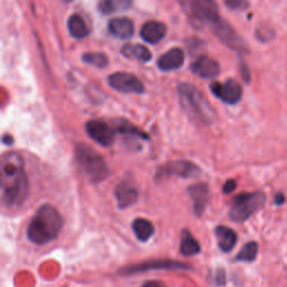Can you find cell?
Listing matches in <instances>:
<instances>
[{
	"label": "cell",
	"instance_id": "obj_1",
	"mask_svg": "<svg viewBox=\"0 0 287 287\" xmlns=\"http://www.w3.org/2000/svg\"><path fill=\"white\" fill-rule=\"evenodd\" d=\"M29 192L25 161L19 153L7 152L2 157V199L8 209L19 208Z\"/></svg>",
	"mask_w": 287,
	"mask_h": 287
},
{
	"label": "cell",
	"instance_id": "obj_2",
	"mask_svg": "<svg viewBox=\"0 0 287 287\" xmlns=\"http://www.w3.org/2000/svg\"><path fill=\"white\" fill-rule=\"evenodd\" d=\"M63 228V218L55 208L51 204H44L36 211L27 227L28 240L44 246L55 240Z\"/></svg>",
	"mask_w": 287,
	"mask_h": 287
},
{
	"label": "cell",
	"instance_id": "obj_3",
	"mask_svg": "<svg viewBox=\"0 0 287 287\" xmlns=\"http://www.w3.org/2000/svg\"><path fill=\"white\" fill-rule=\"evenodd\" d=\"M177 93L182 109L197 125L210 126L217 119V112L199 89L190 83H181Z\"/></svg>",
	"mask_w": 287,
	"mask_h": 287
},
{
	"label": "cell",
	"instance_id": "obj_4",
	"mask_svg": "<svg viewBox=\"0 0 287 287\" xmlns=\"http://www.w3.org/2000/svg\"><path fill=\"white\" fill-rule=\"evenodd\" d=\"M74 155L81 172L90 182L100 183L109 176V167L105 158L87 144H76Z\"/></svg>",
	"mask_w": 287,
	"mask_h": 287
},
{
	"label": "cell",
	"instance_id": "obj_5",
	"mask_svg": "<svg viewBox=\"0 0 287 287\" xmlns=\"http://www.w3.org/2000/svg\"><path fill=\"white\" fill-rule=\"evenodd\" d=\"M190 23L195 28L209 27L210 31L222 18L219 15L215 0H177Z\"/></svg>",
	"mask_w": 287,
	"mask_h": 287
},
{
	"label": "cell",
	"instance_id": "obj_6",
	"mask_svg": "<svg viewBox=\"0 0 287 287\" xmlns=\"http://www.w3.org/2000/svg\"><path fill=\"white\" fill-rule=\"evenodd\" d=\"M266 195L261 191L251 193H240L233 197L229 218L235 222H244L251 215L265 206Z\"/></svg>",
	"mask_w": 287,
	"mask_h": 287
},
{
	"label": "cell",
	"instance_id": "obj_7",
	"mask_svg": "<svg viewBox=\"0 0 287 287\" xmlns=\"http://www.w3.org/2000/svg\"><path fill=\"white\" fill-rule=\"evenodd\" d=\"M190 268L189 264L174 259H148L138 264L125 266L119 269L118 274L121 276H128V275H137L149 271H178V269L188 271Z\"/></svg>",
	"mask_w": 287,
	"mask_h": 287
},
{
	"label": "cell",
	"instance_id": "obj_8",
	"mask_svg": "<svg viewBox=\"0 0 287 287\" xmlns=\"http://www.w3.org/2000/svg\"><path fill=\"white\" fill-rule=\"evenodd\" d=\"M200 173V167L192 163V161L176 159L171 160L169 163L159 166L156 173H155V178H156V181L171 176H176L181 178H194L199 176Z\"/></svg>",
	"mask_w": 287,
	"mask_h": 287
},
{
	"label": "cell",
	"instance_id": "obj_9",
	"mask_svg": "<svg viewBox=\"0 0 287 287\" xmlns=\"http://www.w3.org/2000/svg\"><path fill=\"white\" fill-rule=\"evenodd\" d=\"M211 32L232 51H236L238 53L248 52V47L243 39L232 28L230 24L227 23L225 20L221 19L218 24H215L214 27L211 29Z\"/></svg>",
	"mask_w": 287,
	"mask_h": 287
},
{
	"label": "cell",
	"instance_id": "obj_10",
	"mask_svg": "<svg viewBox=\"0 0 287 287\" xmlns=\"http://www.w3.org/2000/svg\"><path fill=\"white\" fill-rule=\"evenodd\" d=\"M108 85L121 93L140 94L145 91L144 85L138 77L126 72H116L108 76Z\"/></svg>",
	"mask_w": 287,
	"mask_h": 287
},
{
	"label": "cell",
	"instance_id": "obj_11",
	"mask_svg": "<svg viewBox=\"0 0 287 287\" xmlns=\"http://www.w3.org/2000/svg\"><path fill=\"white\" fill-rule=\"evenodd\" d=\"M88 136L100 146L110 147L115 142L116 129L102 120H90L86 125Z\"/></svg>",
	"mask_w": 287,
	"mask_h": 287
},
{
	"label": "cell",
	"instance_id": "obj_12",
	"mask_svg": "<svg viewBox=\"0 0 287 287\" xmlns=\"http://www.w3.org/2000/svg\"><path fill=\"white\" fill-rule=\"evenodd\" d=\"M210 90L215 97L227 105H236L242 97V88L240 83L233 79H228L222 83L212 82Z\"/></svg>",
	"mask_w": 287,
	"mask_h": 287
},
{
	"label": "cell",
	"instance_id": "obj_13",
	"mask_svg": "<svg viewBox=\"0 0 287 287\" xmlns=\"http://www.w3.org/2000/svg\"><path fill=\"white\" fill-rule=\"evenodd\" d=\"M115 197L119 209H127L138 200V191L128 178H124L115 189Z\"/></svg>",
	"mask_w": 287,
	"mask_h": 287
},
{
	"label": "cell",
	"instance_id": "obj_14",
	"mask_svg": "<svg viewBox=\"0 0 287 287\" xmlns=\"http://www.w3.org/2000/svg\"><path fill=\"white\" fill-rule=\"evenodd\" d=\"M188 192L193 202V210L196 217H201L204 213L210 200V190L207 183H199L191 185L188 189Z\"/></svg>",
	"mask_w": 287,
	"mask_h": 287
},
{
	"label": "cell",
	"instance_id": "obj_15",
	"mask_svg": "<svg viewBox=\"0 0 287 287\" xmlns=\"http://www.w3.org/2000/svg\"><path fill=\"white\" fill-rule=\"evenodd\" d=\"M191 70L195 75H199L203 79H214L220 74L219 63L207 55L197 57L191 65Z\"/></svg>",
	"mask_w": 287,
	"mask_h": 287
},
{
	"label": "cell",
	"instance_id": "obj_16",
	"mask_svg": "<svg viewBox=\"0 0 287 287\" xmlns=\"http://www.w3.org/2000/svg\"><path fill=\"white\" fill-rule=\"evenodd\" d=\"M166 33L167 27L165 24L156 20L146 22L140 29L141 38L149 44L159 43V42L165 37Z\"/></svg>",
	"mask_w": 287,
	"mask_h": 287
},
{
	"label": "cell",
	"instance_id": "obj_17",
	"mask_svg": "<svg viewBox=\"0 0 287 287\" xmlns=\"http://www.w3.org/2000/svg\"><path fill=\"white\" fill-rule=\"evenodd\" d=\"M108 29H109V33L115 36V37L120 39H127L134 35L135 26L133 20L129 19V18L117 17L112 18V19H110V22L108 23Z\"/></svg>",
	"mask_w": 287,
	"mask_h": 287
},
{
	"label": "cell",
	"instance_id": "obj_18",
	"mask_svg": "<svg viewBox=\"0 0 287 287\" xmlns=\"http://www.w3.org/2000/svg\"><path fill=\"white\" fill-rule=\"evenodd\" d=\"M184 53L181 49L175 47L167 51L161 55L158 61H157V67L164 72H170V71H175L179 68L183 67L184 64Z\"/></svg>",
	"mask_w": 287,
	"mask_h": 287
},
{
	"label": "cell",
	"instance_id": "obj_19",
	"mask_svg": "<svg viewBox=\"0 0 287 287\" xmlns=\"http://www.w3.org/2000/svg\"><path fill=\"white\" fill-rule=\"evenodd\" d=\"M215 238H217L218 247L223 253H230L235 248L238 241V236L235 230H232L229 227L218 225L214 230Z\"/></svg>",
	"mask_w": 287,
	"mask_h": 287
},
{
	"label": "cell",
	"instance_id": "obj_20",
	"mask_svg": "<svg viewBox=\"0 0 287 287\" xmlns=\"http://www.w3.org/2000/svg\"><path fill=\"white\" fill-rule=\"evenodd\" d=\"M121 54L125 57L136 59L142 63L149 62L152 59L151 51L140 44H126L121 49Z\"/></svg>",
	"mask_w": 287,
	"mask_h": 287
},
{
	"label": "cell",
	"instance_id": "obj_21",
	"mask_svg": "<svg viewBox=\"0 0 287 287\" xmlns=\"http://www.w3.org/2000/svg\"><path fill=\"white\" fill-rule=\"evenodd\" d=\"M113 127H115L117 133L121 134L124 136L131 137V138L140 139V140L149 139L148 135H146L144 131L137 128L133 124H130L128 120H125V119H118V120L113 121Z\"/></svg>",
	"mask_w": 287,
	"mask_h": 287
},
{
	"label": "cell",
	"instance_id": "obj_22",
	"mask_svg": "<svg viewBox=\"0 0 287 287\" xmlns=\"http://www.w3.org/2000/svg\"><path fill=\"white\" fill-rule=\"evenodd\" d=\"M179 251L183 256L192 257L201 253L200 242L192 236L189 230H183L181 233V243H179Z\"/></svg>",
	"mask_w": 287,
	"mask_h": 287
},
{
	"label": "cell",
	"instance_id": "obj_23",
	"mask_svg": "<svg viewBox=\"0 0 287 287\" xmlns=\"http://www.w3.org/2000/svg\"><path fill=\"white\" fill-rule=\"evenodd\" d=\"M133 6V0H101L98 9L101 14L111 15L128 10Z\"/></svg>",
	"mask_w": 287,
	"mask_h": 287
},
{
	"label": "cell",
	"instance_id": "obj_24",
	"mask_svg": "<svg viewBox=\"0 0 287 287\" xmlns=\"http://www.w3.org/2000/svg\"><path fill=\"white\" fill-rule=\"evenodd\" d=\"M133 231L136 238L141 242H146L151 239L155 232L154 224L151 221L144 218H137L133 221Z\"/></svg>",
	"mask_w": 287,
	"mask_h": 287
},
{
	"label": "cell",
	"instance_id": "obj_25",
	"mask_svg": "<svg viewBox=\"0 0 287 287\" xmlns=\"http://www.w3.org/2000/svg\"><path fill=\"white\" fill-rule=\"evenodd\" d=\"M68 29L72 37L74 38H85L89 35L87 23L77 14L70 16L68 20Z\"/></svg>",
	"mask_w": 287,
	"mask_h": 287
},
{
	"label": "cell",
	"instance_id": "obj_26",
	"mask_svg": "<svg viewBox=\"0 0 287 287\" xmlns=\"http://www.w3.org/2000/svg\"><path fill=\"white\" fill-rule=\"evenodd\" d=\"M258 255V243L256 241H249L241 248L236 256V261L253 262Z\"/></svg>",
	"mask_w": 287,
	"mask_h": 287
},
{
	"label": "cell",
	"instance_id": "obj_27",
	"mask_svg": "<svg viewBox=\"0 0 287 287\" xmlns=\"http://www.w3.org/2000/svg\"><path fill=\"white\" fill-rule=\"evenodd\" d=\"M82 61L98 69H104L107 67L108 63H109L108 57L104 53H100V52L85 53L82 55Z\"/></svg>",
	"mask_w": 287,
	"mask_h": 287
},
{
	"label": "cell",
	"instance_id": "obj_28",
	"mask_svg": "<svg viewBox=\"0 0 287 287\" xmlns=\"http://www.w3.org/2000/svg\"><path fill=\"white\" fill-rule=\"evenodd\" d=\"M257 38L261 42H269L275 37V32L272 27L269 26H259L257 28Z\"/></svg>",
	"mask_w": 287,
	"mask_h": 287
},
{
	"label": "cell",
	"instance_id": "obj_29",
	"mask_svg": "<svg viewBox=\"0 0 287 287\" xmlns=\"http://www.w3.org/2000/svg\"><path fill=\"white\" fill-rule=\"evenodd\" d=\"M224 4L231 10H244L249 6L247 0H224Z\"/></svg>",
	"mask_w": 287,
	"mask_h": 287
},
{
	"label": "cell",
	"instance_id": "obj_30",
	"mask_svg": "<svg viewBox=\"0 0 287 287\" xmlns=\"http://www.w3.org/2000/svg\"><path fill=\"white\" fill-rule=\"evenodd\" d=\"M214 285L221 287L225 285V271L223 268H218L214 274Z\"/></svg>",
	"mask_w": 287,
	"mask_h": 287
},
{
	"label": "cell",
	"instance_id": "obj_31",
	"mask_svg": "<svg viewBox=\"0 0 287 287\" xmlns=\"http://www.w3.org/2000/svg\"><path fill=\"white\" fill-rule=\"evenodd\" d=\"M239 69H240V73H241L243 81L246 83H249L251 76H250V72H249V68L247 67V64L243 61H241L240 65H239Z\"/></svg>",
	"mask_w": 287,
	"mask_h": 287
},
{
	"label": "cell",
	"instance_id": "obj_32",
	"mask_svg": "<svg viewBox=\"0 0 287 287\" xmlns=\"http://www.w3.org/2000/svg\"><path fill=\"white\" fill-rule=\"evenodd\" d=\"M236 188H237V182L235 181V179H228V181L224 183L222 191H223V193L229 194V193H232L233 191L236 190Z\"/></svg>",
	"mask_w": 287,
	"mask_h": 287
},
{
	"label": "cell",
	"instance_id": "obj_33",
	"mask_svg": "<svg viewBox=\"0 0 287 287\" xmlns=\"http://www.w3.org/2000/svg\"><path fill=\"white\" fill-rule=\"evenodd\" d=\"M140 287H166L161 282L158 280H148L145 284H142Z\"/></svg>",
	"mask_w": 287,
	"mask_h": 287
},
{
	"label": "cell",
	"instance_id": "obj_34",
	"mask_svg": "<svg viewBox=\"0 0 287 287\" xmlns=\"http://www.w3.org/2000/svg\"><path fill=\"white\" fill-rule=\"evenodd\" d=\"M284 202H285V195L283 193H277L275 195V204L282 206Z\"/></svg>",
	"mask_w": 287,
	"mask_h": 287
},
{
	"label": "cell",
	"instance_id": "obj_35",
	"mask_svg": "<svg viewBox=\"0 0 287 287\" xmlns=\"http://www.w3.org/2000/svg\"><path fill=\"white\" fill-rule=\"evenodd\" d=\"M3 141L6 144V145H11V144H13V137L11 136H9V135H5L4 137H3Z\"/></svg>",
	"mask_w": 287,
	"mask_h": 287
},
{
	"label": "cell",
	"instance_id": "obj_36",
	"mask_svg": "<svg viewBox=\"0 0 287 287\" xmlns=\"http://www.w3.org/2000/svg\"><path fill=\"white\" fill-rule=\"evenodd\" d=\"M65 2H71V0H65Z\"/></svg>",
	"mask_w": 287,
	"mask_h": 287
}]
</instances>
